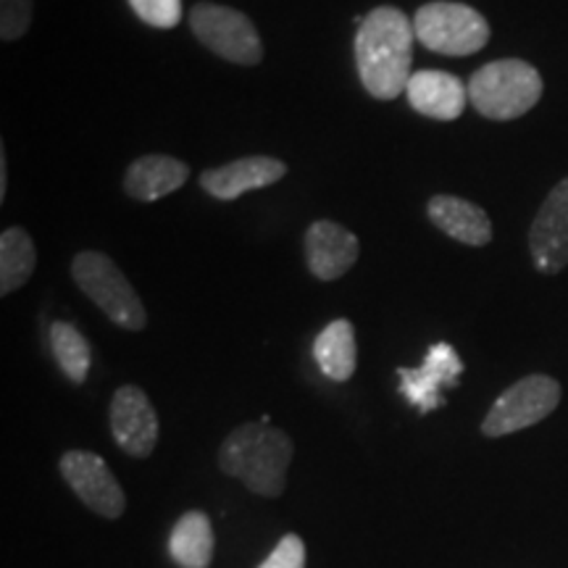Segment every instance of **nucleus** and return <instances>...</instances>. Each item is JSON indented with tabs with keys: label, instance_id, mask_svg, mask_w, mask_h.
<instances>
[{
	"label": "nucleus",
	"instance_id": "obj_1",
	"mask_svg": "<svg viewBox=\"0 0 568 568\" xmlns=\"http://www.w3.org/2000/svg\"><path fill=\"white\" fill-rule=\"evenodd\" d=\"M414 24L395 6L368 11L355 32V67L361 84L376 101H395L406 92L414 63Z\"/></svg>",
	"mask_w": 568,
	"mask_h": 568
},
{
	"label": "nucleus",
	"instance_id": "obj_21",
	"mask_svg": "<svg viewBox=\"0 0 568 568\" xmlns=\"http://www.w3.org/2000/svg\"><path fill=\"white\" fill-rule=\"evenodd\" d=\"M140 21L155 30H174L182 21V0H130Z\"/></svg>",
	"mask_w": 568,
	"mask_h": 568
},
{
	"label": "nucleus",
	"instance_id": "obj_17",
	"mask_svg": "<svg viewBox=\"0 0 568 568\" xmlns=\"http://www.w3.org/2000/svg\"><path fill=\"white\" fill-rule=\"evenodd\" d=\"M314 358L332 382L351 379L355 364H358L355 326L347 318H335L332 324H326L314 339Z\"/></svg>",
	"mask_w": 568,
	"mask_h": 568
},
{
	"label": "nucleus",
	"instance_id": "obj_20",
	"mask_svg": "<svg viewBox=\"0 0 568 568\" xmlns=\"http://www.w3.org/2000/svg\"><path fill=\"white\" fill-rule=\"evenodd\" d=\"M48 339H51V351L67 379L74 385H84L92 366V347L82 332L69 322H53L48 329Z\"/></svg>",
	"mask_w": 568,
	"mask_h": 568
},
{
	"label": "nucleus",
	"instance_id": "obj_3",
	"mask_svg": "<svg viewBox=\"0 0 568 568\" xmlns=\"http://www.w3.org/2000/svg\"><path fill=\"white\" fill-rule=\"evenodd\" d=\"M542 98V77L521 59L489 61L468 80V101L485 119L510 122L529 113Z\"/></svg>",
	"mask_w": 568,
	"mask_h": 568
},
{
	"label": "nucleus",
	"instance_id": "obj_12",
	"mask_svg": "<svg viewBox=\"0 0 568 568\" xmlns=\"http://www.w3.org/2000/svg\"><path fill=\"white\" fill-rule=\"evenodd\" d=\"M303 251L305 266H308V272L316 280L335 282L355 266L361 255V243L343 224L322 219V222H314L305 232Z\"/></svg>",
	"mask_w": 568,
	"mask_h": 568
},
{
	"label": "nucleus",
	"instance_id": "obj_23",
	"mask_svg": "<svg viewBox=\"0 0 568 568\" xmlns=\"http://www.w3.org/2000/svg\"><path fill=\"white\" fill-rule=\"evenodd\" d=\"M258 568H305V542L297 535H284Z\"/></svg>",
	"mask_w": 568,
	"mask_h": 568
},
{
	"label": "nucleus",
	"instance_id": "obj_2",
	"mask_svg": "<svg viewBox=\"0 0 568 568\" xmlns=\"http://www.w3.org/2000/svg\"><path fill=\"white\" fill-rule=\"evenodd\" d=\"M293 439L264 422H247L232 429L219 447V468L240 479L255 495L280 497L287 487V468L293 460Z\"/></svg>",
	"mask_w": 568,
	"mask_h": 568
},
{
	"label": "nucleus",
	"instance_id": "obj_9",
	"mask_svg": "<svg viewBox=\"0 0 568 568\" xmlns=\"http://www.w3.org/2000/svg\"><path fill=\"white\" fill-rule=\"evenodd\" d=\"M109 422L113 439L126 456L148 458L159 445V414H155L145 389H140L138 385H124L113 393Z\"/></svg>",
	"mask_w": 568,
	"mask_h": 568
},
{
	"label": "nucleus",
	"instance_id": "obj_16",
	"mask_svg": "<svg viewBox=\"0 0 568 568\" xmlns=\"http://www.w3.org/2000/svg\"><path fill=\"white\" fill-rule=\"evenodd\" d=\"M426 216L439 232L464 245L481 247L493 240V222H489L485 209L464 201V197L435 195L426 203Z\"/></svg>",
	"mask_w": 568,
	"mask_h": 568
},
{
	"label": "nucleus",
	"instance_id": "obj_18",
	"mask_svg": "<svg viewBox=\"0 0 568 568\" xmlns=\"http://www.w3.org/2000/svg\"><path fill=\"white\" fill-rule=\"evenodd\" d=\"M213 548H216V539H213L211 518L203 510H187L174 524L172 537H169V552L180 568H209Z\"/></svg>",
	"mask_w": 568,
	"mask_h": 568
},
{
	"label": "nucleus",
	"instance_id": "obj_13",
	"mask_svg": "<svg viewBox=\"0 0 568 568\" xmlns=\"http://www.w3.org/2000/svg\"><path fill=\"white\" fill-rule=\"evenodd\" d=\"M287 174V163L274 155H245V159L230 161L224 166L205 169L201 174V187L216 201H237L251 190L272 187Z\"/></svg>",
	"mask_w": 568,
	"mask_h": 568
},
{
	"label": "nucleus",
	"instance_id": "obj_10",
	"mask_svg": "<svg viewBox=\"0 0 568 568\" xmlns=\"http://www.w3.org/2000/svg\"><path fill=\"white\" fill-rule=\"evenodd\" d=\"M460 374H464V361L458 358L456 347L437 343L429 347L424 364L418 368H397L400 395L422 414H432V410L445 406L443 389L456 387Z\"/></svg>",
	"mask_w": 568,
	"mask_h": 568
},
{
	"label": "nucleus",
	"instance_id": "obj_19",
	"mask_svg": "<svg viewBox=\"0 0 568 568\" xmlns=\"http://www.w3.org/2000/svg\"><path fill=\"white\" fill-rule=\"evenodd\" d=\"M34 264H38V251H34L30 232L24 226L3 230L0 234V295L9 297L24 287L32 280Z\"/></svg>",
	"mask_w": 568,
	"mask_h": 568
},
{
	"label": "nucleus",
	"instance_id": "obj_24",
	"mask_svg": "<svg viewBox=\"0 0 568 568\" xmlns=\"http://www.w3.org/2000/svg\"><path fill=\"white\" fill-rule=\"evenodd\" d=\"M6 190H9V161H6V151L0 148V201H6Z\"/></svg>",
	"mask_w": 568,
	"mask_h": 568
},
{
	"label": "nucleus",
	"instance_id": "obj_11",
	"mask_svg": "<svg viewBox=\"0 0 568 568\" xmlns=\"http://www.w3.org/2000/svg\"><path fill=\"white\" fill-rule=\"evenodd\" d=\"M529 251L537 272L560 274L568 266V176L550 190L535 216Z\"/></svg>",
	"mask_w": 568,
	"mask_h": 568
},
{
	"label": "nucleus",
	"instance_id": "obj_8",
	"mask_svg": "<svg viewBox=\"0 0 568 568\" xmlns=\"http://www.w3.org/2000/svg\"><path fill=\"white\" fill-rule=\"evenodd\" d=\"M59 471L74 495L98 516L119 518L124 514V489L101 456L88 450H69L59 460Z\"/></svg>",
	"mask_w": 568,
	"mask_h": 568
},
{
	"label": "nucleus",
	"instance_id": "obj_15",
	"mask_svg": "<svg viewBox=\"0 0 568 568\" xmlns=\"http://www.w3.org/2000/svg\"><path fill=\"white\" fill-rule=\"evenodd\" d=\"M190 180V166L174 155H142L124 174V193L138 203H155L176 193Z\"/></svg>",
	"mask_w": 568,
	"mask_h": 568
},
{
	"label": "nucleus",
	"instance_id": "obj_5",
	"mask_svg": "<svg viewBox=\"0 0 568 568\" xmlns=\"http://www.w3.org/2000/svg\"><path fill=\"white\" fill-rule=\"evenodd\" d=\"M416 38L432 53L464 59L479 53L489 42V24L477 9L453 0H435L416 11L414 17Z\"/></svg>",
	"mask_w": 568,
	"mask_h": 568
},
{
	"label": "nucleus",
	"instance_id": "obj_4",
	"mask_svg": "<svg viewBox=\"0 0 568 568\" xmlns=\"http://www.w3.org/2000/svg\"><path fill=\"white\" fill-rule=\"evenodd\" d=\"M71 276L77 287L90 297L113 324L126 332L145 329L148 314L138 290L132 287L116 261L101 251H82L71 261Z\"/></svg>",
	"mask_w": 568,
	"mask_h": 568
},
{
	"label": "nucleus",
	"instance_id": "obj_22",
	"mask_svg": "<svg viewBox=\"0 0 568 568\" xmlns=\"http://www.w3.org/2000/svg\"><path fill=\"white\" fill-rule=\"evenodd\" d=\"M34 0H0V38L13 42L32 27Z\"/></svg>",
	"mask_w": 568,
	"mask_h": 568
},
{
	"label": "nucleus",
	"instance_id": "obj_6",
	"mask_svg": "<svg viewBox=\"0 0 568 568\" xmlns=\"http://www.w3.org/2000/svg\"><path fill=\"white\" fill-rule=\"evenodd\" d=\"M190 30L219 59L237 67H255L264 61V42L243 11L219 3H197L190 11Z\"/></svg>",
	"mask_w": 568,
	"mask_h": 568
},
{
	"label": "nucleus",
	"instance_id": "obj_14",
	"mask_svg": "<svg viewBox=\"0 0 568 568\" xmlns=\"http://www.w3.org/2000/svg\"><path fill=\"white\" fill-rule=\"evenodd\" d=\"M408 105L435 122H456L468 103V84L437 69L416 71L406 88Z\"/></svg>",
	"mask_w": 568,
	"mask_h": 568
},
{
	"label": "nucleus",
	"instance_id": "obj_7",
	"mask_svg": "<svg viewBox=\"0 0 568 568\" xmlns=\"http://www.w3.org/2000/svg\"><path fill=\"white\" fill-rule=\"evenodd\" d=\"M560 403V385L548 374H529L510 385L481 422L485 437H506L545 422Z\"/></svg>",
	"mask_w": 568,
	"mask_h": 568
}]
</instances>
